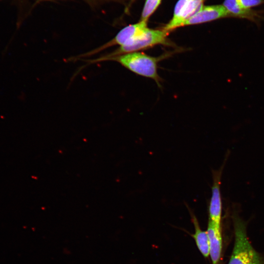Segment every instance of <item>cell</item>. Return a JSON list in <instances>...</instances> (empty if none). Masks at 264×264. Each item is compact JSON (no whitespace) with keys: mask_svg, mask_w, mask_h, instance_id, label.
Segmentation results:
<instances>
[{"mask_svg":"<svg viewBox=\"0 0 264 264\" xmlns=\"http://www.w3.org/2000/svg\"><path fill=\"white\" fill-rule=\"evenodd\" d=\"M172 53H166L158 57H153L137 51L113 57L108 60L116 61L138 75L151 78L160 86L161 79L157 73L158 63L170 56Z\"/></svg>","mask_w":264,"mask_h":264,"instance_id":"cell-1","label":"cell"},{"mask_svg":"<svg viewBox=\"0 0 264 264\" xmlns=\"http://www.w3.org/2000/svg\"><path fill=\"white\" fill-rule=\"evenodd\" d=\"M235 243L228 264H264V257L250 243L246 225L238 217L234 220Z\"/></svg>","mask_w":264,"mask_h":264,"instance_id":"cell-2","label":"cell"},{"mask_svg":"<svg viewBox=\"0 0 264 264\" xmlns=\"http://www.w3.org/2000/svg\"><path fill=\"white\" fill-rule=\"evenodd\" d=\"M169 34V32L162 28L161 29L149 28L144 34L133 42L120 46L113 52L97 59L91 60V62L107 61L113 57L148 49L158 44L171 45V42L167 38Z\"/></svg>","mask_w":264,"mask_h":264,"instance_id":"cell-3","label":"cell"},{"mask_svg":"<svg viewBox=\"0 0 264 264\" xmlns=\"http://www.w3.org/2000/svg\"><path fill=\"white\" fill-rule=\"evenodd\" d=\"M149 29L147 22L144 21H140L136 23L128 25L119 31L110 41L83 56L91 55L115 45L122 46L127 44L138 38Z\"/></svg>","mask_w":264,"mask_h":264,"instance_id":"cell-4","label":"cell"},{"mask_svg":"<svg viewBox=\"0 0 264 264\" xmlns=\"http://www.w3.org/2000/svg\"><path fill=\"white\" fill-rule=\"evenodd\" d=\"M205 0H178L174 8L173 16L162 29L170 31L181 27L183 22L195 14L203 5Z\"/></svg>","mask_w":264,"mask_h":264,"instance_id":"cell-5","label":"cell"},{"mask_svg":"<svg viewBox=\"0 0 264 264\" xmlns=\"http://www.w3.org/2000/svg\"><path fill=\"white\" fill-rule=\"evenodd\" d=\"M227 17H232L223 5L202 6L185 21L182 26L203 23Z\"/></svg>","mask_w":264,"mask_h":264,"instance_id":"cell-6","label":"cell"},{"mask_svg":"<svg viewBox=\"0 0 264 264\" xmlns=\"http://www.w3.org/2000/svg\"><path fill=\"white\" fill-rule=\"evenodd\" d=\"M222 167L213 172V182L212 194L209 206V219L217 225L220 226L222 211V201L220 191V179Z\"/></svg>","mask_w":264,"mask_h":264,"instance_id":"cell-7","label":"cell"},{"mask_svg":"<svg viewBox=\"0 0 264 264\" xmlns=\"http://www.w3.org/2000/svg\"><path fill=\"white\" fill-rule=\"evenodd\" d=\"M209 239L210 256L212 264H218L222 250L220 226L209 220L207 230Z\"/></svg>","mask_w":264,"mask_h":264,"instance_id":"cell-8","label":"cell"},{"mask_svg":"<svg viewBox=\"0 0 264 264\" xmlns=\"http://www.w3.org/2000/svg\"><path fill=\"white\" fill-rule=\"evenodd\" d=\"M223 6L231 14L232 17L247 19L255 22L256 18L259 17L256 11L244 10L239 5L238 0H224Z\"/></svg>","mask_w":264,"mask_h":264,"instance_id":"cell-9","label":"cell"},{"mask_svg":"<svg viewBox=\"0 0 264 264\" xmlns=\"http://www.w3.org/2000/svg\"><path fill=\"white\" fill-rule=\"evenodd\" d=\"M195 232L193 235L197 247L204 257H208L210 254L209 239L207 231L200 229L198 222L194 215H192Z\"/></svg>","mask_w":264,"mask_h":264,"instance_id":"cell-10","label":"cell"},{"mask_svg":"<svg viewBox=\"0 0 264 264\" xmlns=\"http://www.w3.org/2000/svg\"><path fill=\"white\" fill-rule=\"evenodd\" d=\"M162 0H146L141 15L140 21L147 22L160 4Z\"/></svg>","mask_w":264,"mask_h":264,"instance_id":"cell-11","label":"cell"},{"mask_svg":"<svg viewBox=\"0 0 264 264\" xmlns=\"http://www.w3.org/2000/svg\"><path fill=\"white\" fill-rule=\"evenodd\" d=\"M240 6L244 10H250L264 3V0H238Z\"/></svg>","mask_w":264,"mask_h":264,"instance_id":"cell-12","label":"cell"},{"mask_svg":"<svg viewBox=\"0 0 264 264\" xmlns=\"http://www.w3.org/2000/svg\"><path fill=\"white\" fill-rule=\"evenodd\" d=\"M135 0H131L130 1L129 6H130V5Z\"/></svg>","mask_w":264,"mask_h":264,"instance_id":"cell-13","label":"cell"},{"mask_svg":"<svg viewBox=\"0 0 264 264\" xmlns=\"http://www.w3.org/2000/svg\"></svg>","mask_w":264,"mask_h":264,"instance_id":"cell-14","label":"cell"}]
</instances>
